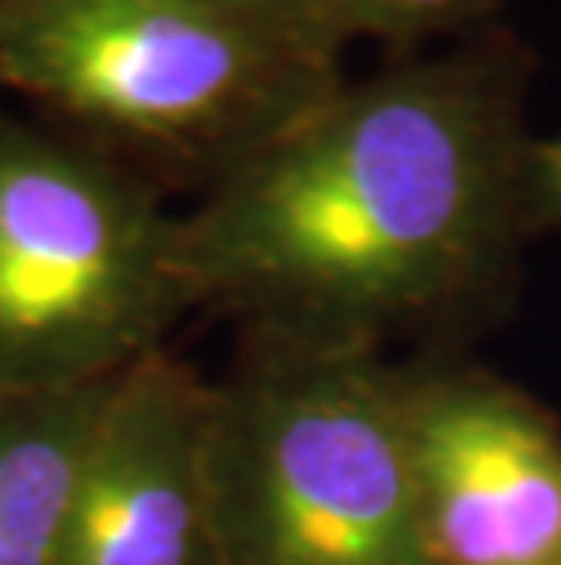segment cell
<instances>
[{
    "label": "cell",
    "instance_id": "6da1fadb",
    "mask_svg": "<svg viewBox=\"0 0 561 565\" xmlns=\"http://www.w3.org/2000/svg\"><path fill=\"white\" fill-rule=\"evenodd\" d=\"M529 88V47L496 26L346 81L183 212L194 307L384 354L474 321L532 242Z\"/></svg>",
    "mask_w": 561,
    "mask_h": 565
},
{
    "label": "cell",
    "instance_id": "7a4b0ae2",
    "mask_svg": "<svg viewBox=\"0 0 561 565\" xmlns=\"http://www.w3.org/2000/svg\"><path fill=\"white\" fill-rule=\"evenodd\" d=\"M306 0H52L0 30V92L194 201L336 95Z\"/></svg>",
    "mask_w": 561,
    "mask_h": 565
},
{
    "label": "cell",
    "instance_id": "3957f363",
    "mask_svg": "<svg viewBox=\"0 0 561 565\" xmlns=\"http://www.w3.org/2000/svg\"><path fill=\"white\" fill-rule=\"evenodd\" d=\"M208 486L223 565H431L401 365L373 347L237 329Z\"/></svg>",
    "mask_w": 561,
    "mask_h": 565
},
{
    "label": "cell",
    "instance_id": "277c9868",
    "mask_svg": "<svg viewBox=\"0 0 561 565\" xmlns=\"http://www.w3.org/2000/svg\"><path fill=\"white\" fill-rule=\"evenodd\" d=\"M183 212L136 168L0 110V387L117 380L197 315Z\"/></svg>",
    "mask_w": 561,
    "mask_h": 565
},
{
    "label": "cell",
    "instance_id": "5b68a950",
    "mask_svg": "<svg viewBox=\"0 0 561 565\" xmlns=\"http://www.w3.org/2000/svg\"><path fill=\"white\" fill-rule=\"evenodd\" d=\"M431 565H561V427L471 362L401 365Z\"/></svg>",
    "mask_w": 561,
    "mask_h": 565
},
{
    "label": "cell",
    "instance_id": "8992f818",
    "mask_svg": "<svg viewBox=\"0 0 561 565\" xmlns=\"http://www.w3.org/2000/svg\"><path fill=\"white\" fill-rule=\"evenodd\" d=\"M208 405L212 380L169 347L114 380L55 565H223Z\"/></svg>",
    "mask_w": 561,
    "mask_h": 565
},
{
    "label": "cell",
    "instance_id": "52a82bcc",
    "mask_svg": "<svg viewBox=\"0 0 561 565\" xmlns=\"http://www.w3.org/2000/svg\"><path fill=\"white\" fill-rule=\"evenodd\" d=\"M110 387H0V565L58 562Z\"/></svg>",
    "mask_w": 561,
    "mask_h": 565
},
{
    "label": "cell",
    "instance_id": "ba28073f",
    "mask_svg": "<svg viewBox=\"0 0 561 565\" xmlns=\"http://www.w3.org/2000/svg\"><path fill=\"white\" fill-rule=\"evenodd\" d=\"M504 0H306L339 44L379 41L412 47L431 38H471Z\"/></svg>",
    "mask_w": 561,
    "mask_h": 565
},
{
    "label": "cell",
    "instance_id": "9c48e42d",
    "mask_svg": "<svg viewBox=\"0 0 561 565\" xmlns=\"http://www.w3.org/2000/svg\"><path fill=\"white\" fill-rule=\"evenodd\" d=\"M525 212L532 237L561 234V131L532 136L525 153Z\"/></svg>",
    "mask_w": 561,
    "mask_h": 565
},
{
    "label": "cell",
    "instance_id": "30bf717a",
    "mask_svg": "<svg viewBox=\"0 0 561 565\" xmlns=\"http://www.w3.org/2000/svg\"><path fill=\"white\" fill-rule=\"evenodd\" d=\"M44 4H52V0H0V30L33 15V11H41Z\"/></svg>",
    "mask_w": 561,
    "mask_h": 565
}]
</instances>
